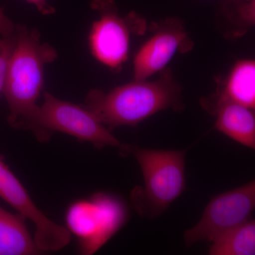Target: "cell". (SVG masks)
Instances as JSON below:
<instances>
[{"label":"cell","mask_w":255,"mask_h":255,"mask_svg":"<svg viewBox=\"0 0 255 255\" xmlns=\"http://www.w3.org/2000/svg\"><path fill=\"white\" fill-rule=\"evenodd\" d=\"M36 6L37 10L43 15L54 14L55 9L48 3V0H25Z\"/></svg>","instance_id":"17"},{"label":"cell","mask_w":255,"mask_h":255,"mask_svg":"<svg viewBox=\"0 0 255 255\" xmlns=\"http://www.w3.org/2000/svg\"><path fill=\"white\" fill-rule=\"evenodd\" d=\"M14 36L3 93L9 110L10 127L28 130L39 107L37 101L44 85L45 66L55 61L58 53L48 43H41L35 28L16 24Z\"/></svg>","instance_id":"2"},{"label":"cell","mask_w":255,"mask_h":255,"mask_svg":"<svg viewBox=\"0 0 255 255\" xmlns=\"http://www.w3.org/2000/svg\"><path fill=\"white\" fill-rule=\"evenodd\" d=\"M230 102L255 108V62L244 59L235 64L223 87L217 93L201 100L204 109L219 102Z\"/></svg>","instance_id":"11"},{"label":"cell","mask_w":255,"mask_h":255,"mask_svg":"<svg viewBox=\"0 0 255 255\" xmlns=\"http://www.w3.org/2000/svg\"><path fill=\"white\" fill-rule=\"evenodd\" d=\"M157 80H137L108 92L92 90L84 107L106 127H135L162 111L184 110L182 87L170 69L160 72Z\"/></svg>","instance_id":"1"},{"label":"cell","mask_w":255,"mask_h":255,"mask_svg":"<svg viewBox=\"0 0 255 255\" xmlns=\"http://www.w3.org/2000/svg\"><path fill=\"white\" fill-rule=\"evenodd\" d=\"M143 176V186L134 188L132 206L143 217H157L177 199L186 187L185 151L129 147Z\"/></svg>","instance_id":"3"},{"label":"cell","mask_w":255,"mask_h":255,"mask_svg":"<svg viewBox=\"0 0 255 255\" xmlns=\"http://www.w3.org/2000/svg\"><path fill=\"white\" fill-rule=\"evenodd\" d=\"M44 102L33 116L28 130L40 142L49 141L55 132L75 137L80 142H88L99 150L106 147H118L127 155L129 146L119 140L90 111L83 105L57 98L45 92Z\"/></svg>","instance_id":"4"},{"label":"cell","mask_w":255,"mask_h":255,"mask_svg":"<svg viewBox=\"0 0 255 255\" xmlns=\"http://www.w3.org/2000/svg\"><path fill=\"white\" fill-rule=\"evenodd\" d=\"M0 198L34 226V241L41 252H56L68 246L71 233L68 228L55 223L41 211L16 177L4 157L0 155Z\"/></svg>","instance_id":"8"},{"label":"cell","mask_w":255,"mask_h":255,"mask_svg":"<svg viewBox=\"0 0 255 255\" xmlns=\"http://www.w3.org/2000/svg\"><path fill=\"white\" fill-rule=\"evenodd\" d=\"M15 43L14 34L0 38V95L4 90L8 65Z\"/></svg>","instance_id":"15"},{"label":"cell","mask_w":255,"mask_h":255,"mask_svg":"<svg viewBox=\"0 0 255 255\" xmlns=\"http://www.w3.org/2000/svg\"><path fill=\"white\" fill-rule=\"evenodd\" d=\"M223 14L234 23L236 36L253 27L255 22V0H223Z\"/></svg>","instance_id":"14"},{"label":"cell","mask_w":255,"mask_h":255,"mask_svg":"<svg viewBox=\"0 0 255 255\" xmlns=\"http://www.w3.org/2000/svg\"><path fill=\"white\" fill-rule=\"evenodd\" d=\"M205 110L216 117V130L241 145L255 150L254 110L230 102H219Z\"/></svg>","instance_id":"10"},{"label":"cell","mask_w":255,"mask_h":255,"mask_svg":"<svg viewBox=\"0 0 255 255\" xmlns=\"http://www.w3.org/2000/svg\"><path fill=\"white\" fill-rule=\"evenodd\" d=\"M129 219L127 203L118 196L99 191L74 201L65 214L67 228L79 242L82 255L95 254Z\"/></svg>","instance_id":"5"},{"label":"cell","mask_w":255,"mask_h":255,"mask_svg":"<svg viewBox=\"0 0 255 255\" xmlns=\"http://www.w3.org/2000/svg\"><path fill=\"white\" fill-rule=\"evenodd\" d=\"M16 25L4 14L2 8L0 7V35L9 37L14 34Z\"/></svg>","instance_id":"16"},{"label":"cell","mask_w":255,"mask_h":255,"mask_svg":"<svg viewBox=\"0 0 255 255\" xmlns=\"http://www.w3.org/2000/svg\"><path fill=\"white\" fill-rule=\"evenodd\" d=\"M193 42L178 18H167L137 52L134 79L145 80L166 68L177 53H187Z\"/></svg>","instance_id":"9"},{"label":"cell","mask_w":255,"mask_h":255,"mask_svg":"<svg viewBox=\"0 0 255 255\" xmlns=\"http://www.w3.org/2000/svg\"><path fill=\"white\" fill-rule=\"evenodd\" d=\"M209 255H255V220H248L214 240Z\"/></svg>","instance_id":"13"},{"label":"cell","mask_w":255,"mask_h":255,"mask_svg":"<svg viewBox=\"0 0 255 255\" xmlns=\"http://www.w3.org/2000/svg\"><path fill=\"white\" fill-rule=\"evenodd\" d=\"M255 207V180L214 196L194 227L184 233L186 246L212 242L250 220Z\"/></svg>","instance_id":"6"},{"label":"cell","mask_w":255,"mask_h":255,"mask_svg":"<svg viewBox=\"0 0 255 255\" xmlns=\"http://www.w3.org/2000/svg\"><path fill=\"white\" fill-rule=\"evenodd\" d=\"M90 6L100 14L89 36L92 54L101 63L117 70L128 55L133 14L121 16L115 0H92Z\"/></svg>","instance_id":"7"},{"label":"cell","mask_w":255,"mask_h":255,"mask_svg":"<svg viewBox=\"0 0 255 255\" xmlns=\"http://www.w3.org/2000/svg\"><path fill=\"white\" fill-rule=\"evenodd\" d=\"M22 215L0 206V255H38L41 251L26 227Z\"/></svg>","instance_id":"12"}]
</instances>
